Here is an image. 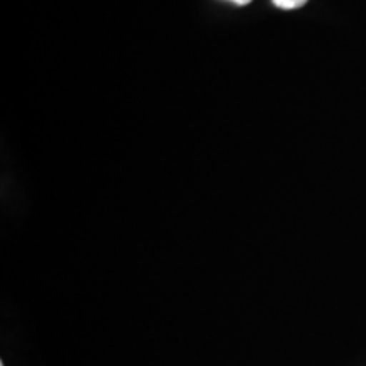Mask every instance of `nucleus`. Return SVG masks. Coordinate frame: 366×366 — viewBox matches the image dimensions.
I'll return each instance as SVG.
<instances>
[{
	"label": "nucleus",
	"instance_id": "obj_1",
	"mask_svg": "<svg viewBox=\"0 0 366 366\" xmlns=\"http://www.w3.org/2000/svg\"><path fill=\"white\" fill-rule=\"evenodd\" d=\"M273 6L278 9H283V11H294V9L304 7L309 0H272Z\"/></svg>",
	"mask_w": 366,
	"mask_h": 366
},
{
	"label": "nucleus",
	"instance_id": "obj_2",
	"mask_svg": "<svg viewBox=\"0 0 366 366\" xmlns=\"http://www.w3.org/2000/svg\"><path fill=\"white\" fill-rule=\"evenodd\" d=\"M227 2L236 4V6H239V7H244V6H248V4L253 2V0H227Z\"/></svg>",
	"mask_w": 366,
	"mask_h": 366
},
{
	"label": "nucleus",
	"instance_id": "obj_3",
	"mask_svg": "<svg viewBox=\"0 0 366 366\" xmlns=\"http://www.w3.org/2000/svg\"><path fill=\"white\" fill-rule=\"evenodd\" d=\"M0 366H4V363H2V361H0Z\"/></svg>",
	"mask_w": 366,
	"mask_h": 366
}]
</instances>
